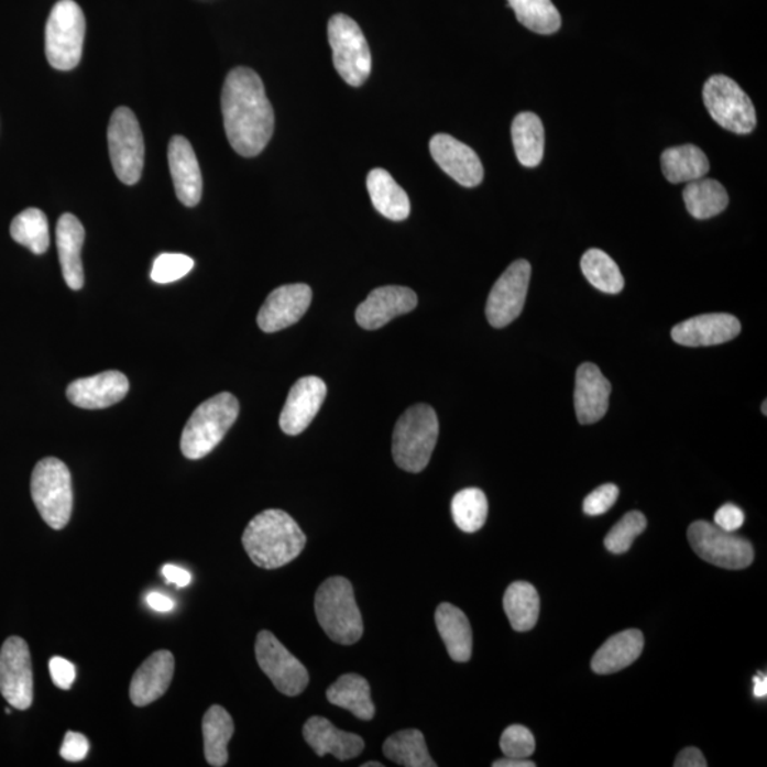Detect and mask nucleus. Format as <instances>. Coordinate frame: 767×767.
I'll return each instance as SVG.
<instances>
[{
  "label": "nucleus",
  "instance_id": "nucleus-47",
  "mask_svg": "<svg viewBox=\"0 0 767 767\" xmlns=\"http://www.w3.org/2000/svg\"><path fill=\"white\" fill-rule=\"evenodd\" d=\"M676 767H706L705 757H703L702 752L697 749V747H687L681 754L678 755Z\"/></svg>",
  "mask_w": 767,
  "mask_h": 767
},
{
  "label": "nucleus",
  "instance_id": "nucleus-14",
  "mask_svg": "<svg viewBox=\"0 0 767 767\" xmlns=\"http://www.w3.org/2000/svg\"><path fill=\"white\" fill-rule=\"evenodd\" d=\"M530 275V263L519 259L497 278L486 302V317L492 327L503 329L521 316L529 291Z\"/></svg>",
  "mask_w": 767,
  "mask_h": 767
},
{
  "label": "nucleus",
  "instance_id": "nucleus-52",
  "mask_svg": "<svg viewBox=\"0 0 767 767\" xmlns=\"http://www.w3.org/2000/svg\"><path fill=\"white\" fill-rule=\"evenodd\" d=\"M384 765L381 764V761H368V764H364L363 767H383Z\"/></svg>",
  "mask_w": 767,
  "mask_h": 767
},
{
  "label": "nucleus",
  "instance_id": "nucleus-25",
  "mask_svg": "<svg viewBox=\"0 0 767 767\" xmlns=\"http://www.w3.org/2000/svg\"><path fill=\"white\" fill-rule=\"evenodd\" d=\"M85 239V228L75 215H62L56 228L57 251L63 277L72 291H80L85 285L81 263V248Z\"/></svg>",
  "mask_w": 767,
  "mask_h": 767
},
{
  "label": "nucleus",
  "instance_id": "nucleus-53",
  "mask_svg": "<svg viewBox=\"0 0 767 767\" xmlns=\"http://www.w3.org/2000/svg\"><path fill=\"white\" fill-rule=\"evenodd\" d=\"M766 407H767V403H766V401H764V405H761V412H764L765 415H767Z\"/></svg>",
  "mask_w": 767,
  "mask_h": 767
},
{
  "label": "nucleus",
  "instance_id": "nucleus-30",
  "mask_svg": "<svg viewBox=\"0 0 767 767\" xmlns=\"http://www.w3.org/2000/svg\"><path fill=\"white\" fill-rule=\"evenodd\" d=\"M512 140L523 167L535 168L545 154L544 123L535 112H521L512 123Z\"/></svg>",
  "mask_w": 767,
  "mask_h": 767
},
{
  "label": "nucleus",
  "instance_id": "nucleus-2",
  "mask_svg": "<svg viewBox=\"0 0 767 767\" xmlns=\"http://www.w3.org/2000/svg\"><path fill=\"white\" fill-rule=\"evenodd\" d=\"M306 535L289 515L267 509L253 517L242 536V545L258 568L273 570L295 560L305 549Z\"/></svg>",
  "mask_w": 767,
  "mask_h": 767
},
{
  "label": "nucleus",
  "instance_id": "nucleus-1",
  "mask_svg": "<svg viewBox=\"0 0 767 767\" xmlns=\"http://www.w3.org/2000/svg\"><path fill=\"white\" fill-rule=\"evenodd\" d=\"M222 116L229 144L239 155L262 153L275 131V112L256 72L237 67L224 78Z\"/></svg>",
  "mask_w": 767,
  "mask_h": 767
},
{
  "label": "nucleus",
  "instance_id": "nucleus-26",
  "mask_svg": "<svg viewBox=\"0 0 767 767\" xmlns=\"http://www.w3.org/2000/svg\"><path fill=\"white\" fill-rule=\"evenodd\" d=\"M644 649V635L639 629H627L610 637L591 659V668L600 676L623 671L632 666Z\"/></svg>",
  "mask_w": 767,
  "mask_h": 767
},
{
  "label": "nucleus",
  "instance_id": "nucleus-43",
  "mask_svg": "<svg viewBox=\"0 0 767 767\" xmlns=\"http://www.w3.org/2000/svg\"><path fill=\"white\" fill-rule=\"evenodd\" d=\"M618 493V487L613 485V483L598 487L584 500L583 509L585 515L600 516L609 512L614 506V503L617 502Z\"/></svg>",
  "mask_w": 767,
  "mask_h": 767
},
{
  "label": "nucleus",
  "instance_id": "nucleus-51",
  "mask_svg": "<svg viewBox=\"0 0 767 767\" xmlns=\"http://www.w3.org/2000/svg\"><path fill=\"white\" fill-rule=\"evenodd\" d=\"M754 682H755V688H754L755 697L756 698H766L767 697L766 673L757 672V676L754 678Z\"/></svg>",
  "mask_w": 767,
  "mask_h": 767
},
{
  "label": "nucleus",
  "instance_id": "nucleus-7",
  "mask_svg": "<svg viewBox=\"0 0 767 767\" xmlns=\"http://www.w3.org/2000/svg\"><path fill=\"white\" fill-rule=\"evenodd\" d=\"M86 18L75 0H61L46 24V57L56 70L68 72L81 61Z\"/></svg>",
  "mask_w": 767,
  "mask_h": 767
},
{
  "label": "nucleus",
  "instance_id": "nucleus-19",
  "mask_svg": "<svg viewBox=\"0 0 767 767\" xmlns=\"http://www.w3.org/2000/svg\"><path fill=\"white\" fill-rule=\"evenodd\" d=\"M741 321L727 313H711L679 322L671 331L676 343L687 347H708L727 343L739 336Z\"/></svg>",
  "mask_w": 767,
  "mask_h": 767
},
{
  "label": "nucleus",
  "instance_id": "nucleus-31",
  "mask_svg": "<svg viewBox=\"0 0 767 767\" xmlns=\"http://www.w3.org/2000/svg\"><path fill=\"white\" fill-rule=\"evenodd\" d=\"M661 167L669 183H691L710 173V160L700 146L686 144L664 151Z\"/></svg>",
  "mask_w": 767,
  "mask_h": 767
},
{
  "label": "nucleus",
  "instance_id": "nucleus-34",
  "mask_svg": "<svg viewBox=\"0 0 767 767\" xmlns=\"http://www.w3.org/2000/svg\"><path fill=\"white\" fill-rule=\"evenodd\" d=\"M683 200L693 218L710 219L725 211L730 195L721 183L703 177L688 183L683 189Z\"/></svg>",
  "mask_w": 767,
  "mask_h": 767
},
{
  "label": "nucleus",
  "instance_id": "nucleus-9",
  "mask_svg": "<svg viewBox=\"0 0 767 767\" xmlns=\"http://www.w3.org/2000/svg\"><path fill=\"white\" fill-rule=\"evenodd\" d=\"M107 141L112 168L117 178L125 185H135L144 168V136L139 120L127 107L112 112Z\"/></svg>",
  "mask_w": 767,
  "mask_h": 767
},
{
  "label": "nucleus",
  "instance_id": "nucleus-35",
  "mask_svg": "<svg viewBox=\"0 0 767 767\" xmlns=\"http://www.w3.org/2000/svg\"><path fill=\"white\" fill-rule=\"evenodd\" d=\"M384 755L404 767H435L421 731L405 730L391 735L383 745Z\"/></svg>",
  "mask_w": 767,
  "mask_h": 767
},
{
  "label": "nucleus",
  "instance_id": "nucleus-42",
  "mask_svg": "<svg viewBox=\"0 0 767 767\" xmlns=\"http://www.w3.org/2000/svg\"><path fill=\"white\" fill-rule=\"evenodd\" d=\"M501 749L505 757L529 759L536 749L535 736L526 726L512 725L502 734Z\"/></svg>",
  "mask_w": 767,
  "mask_h": 767
},
{
  "label": "nucleus",
  "instance_id": "nucleus-33",
  "mask_svg": "<svg viewBox=\"0 0 767 767\" xmlns=\"http://www.w3.org/2000/svg\"><path fill=\"white\" fill-rule=\"evenodd\" d=\"M503 609L512 628L525 633L534 628L539 620L540 599L537 590L527 581H515L503 598Z\"/></svg>",
  "mask_w": 767,
  "mask_h": 767
},
{
  "label": "nucleus",
  "instance_id": "nucleus-44",
  "mask_svg": "<svg viewBox=\"0 0 767 767\" xmlns=\"http://www.w3.org/2000/svg\"><path fill=\"white\" fill-rule=\"evenodd\" d=\"M89 741L77 732H67L63 741L61 756L67 761H81L89 755Z\"/></svg>",
  "mask_w": 767,
  "mask_h": 767
},
{
  "label": "nucleus",
  "instance_id": "nucleus-37",
  "mask_svg": "<svg viewBox=\"0 0 767 767\" xmlns=\"http://www.w3.org/2000/svg\"><path fill=\"white\" fill-rule=\"evenodd\" d=\"M11 234L14 242L28 248L34 255H43L51 243L46 215L37 208L24 209L13 219Z\"/></svg>",
  "mask_w": 767,
  "mask_h": 767
},
{
  "label": "nucleus",
  "instance_id": "nucleus-18",
  "mask_svg": "<svg viewBox=\"0 0 767 767\" xmlns=\"http://www.w3.org/2000/svg\"><path fill=\"white\" fill-rule=\"evenodd\" d=\"M417 305L418 297L408 287H379L357 307L355 320L365 330H379L395 317L413 311Z\"/></svg>",
  "mask_w": 767,
  "mask_h": 767
},
{
  "label": "nucleus",
  "instance_id": "nucleus-27",
  "mask_svg": "<svg viewBox=\"0 0 767 767\" xmlns=\"http://www.w3.org/2000/svg\"><path fill=\"white\" fill-rule=\"evenodd\" d=\"M435 624L442 642L446 643L449 657L456 662H468L472 656V628L462 610L449 603L438 605Z\"/></svg>",
  "mask_w": 767,
  "mask_h": 767
},
{
  "label": "nucleus",
  "instance_id": "nucleus-28",
  "mask_svg": "<svg viewBox=\"0 0 767 767\" xmlns=\"http://www.w3.org/2000/svg\"><path fill=\"white\" fill-rule=\"evenodd\" d=\"M368 189L374 208L390 221H405L412 212L407 193L391 177L388 171L375 168L370 171Z\"/></svg>",
  "mask_w": 767,
  "mask_h": 767
},
{
  "label": "nucleus",
  "instance_id": "nucleus-22",
  "mask_svg": "<svg viewBox=\"0 0 767 767\" xmlns=\"http://www.w3.org/2000/svg\"><path fill=\"white\" fill-rule=\"evenodd\" d=\"M612 384L595 364L584 363L576 374L574 408L580 424L600 421L609 412Z\"/></svg>",
  "mask_w": 767,
  "mask_h": 767
},
{
  "label": "nucleus",
  "instance_id": "nucleus-10",
  "mask_svg": "<svg viewBox=\"0 0 767 767\" xmlns=\"http://www.w3.org/2000/svg\"><path fill=\"white\" fill-rule=\"evenodd\" d=\"M702 95L708 112L722 129L735 134H750L755 130L754 102L732 78L723 75L708 78Z\"/></svg>",
  "mask_w": 767,
  "mask_h": 767
},
{
  "label": "nucleus",
  "instance_id": "nucleus-24",
  "mask_svg": "<svg viewBox=\"0 0 767 767\" xmlns=\"http://www.w3.org/2000/svg\"><path fill=\"white\" fill-rule=\"evenodd\" d=\"M303 736L317 756L333 755L339 760H350L363 754V737L340 731L326 717L311 716L303 726Z\"/></svg>",
  "mask_w": 767,
  "mask_h": 767
},
{
  "label": "nucleus",
  "instance_id": "nucleus-12",
  "mask_svg": "<svg viewBox=\"0 0 767 767\" xmlns=\"http://www.w3.org/2000/svg\"><path fill=\"white\" fill-rule=\"evenodd\" d=\"M256 661L283 695L297 697L309 686V672L271 632L258 634Z\"/></svg>",
  "mask_w": 767,
  "mask_h": 767
},
{
  "label": "nucleus",
  "instance_id": "nucleus-8",
  "mask_svg": "<svg viewBox=\"0 0 767 767\" xmlns=\"http://www.w3.org/2000/svg\"><path fill=\"white\" fill-rule=\"evenodd\" d=\"M327 32L337 73L347 85L363 86L373 63L369 43L359 24L350 17L339 13L330 19Z\"/></svg>",
  "mask_w": 767,
  "mask_h": 767
},
{
  "label": "nucleus",
  "instance_id": "nucleus-13",
  "mask_svg": "<svg viewBox=\"0 0 767 767\" xmlns=\"http://www.w3.org/2000/svg\"><path fill=\"white\" fill-rule=\"evenodd\" d=\"M0 693L9 705L26 711L33 703L31 651L23 638L9 637L0 649Z\"/></svg>",
  "mask_w": 767,
  "mask_h": 767
},
{
  "label": "nucleus",
  "instance_id": "nucleus-16",
  "mask_svg": "<svg viewBox=\"0 0 767 767\" xmlns=\"http://www.w3.org/2000/svg\"><path fill=\"white\" fill-rule=\"evenodd\" d=\"M429 151L438 167L467 188L478 187L483 179V165L475 151L452 135L437 134L429 141Z\"/></svg>",
  "mask_w": 767,
  "mask_h": 767
},
{
  "label": "nucleus",
  "instance_id": "nucleus-5",
  "mask_svg": "<svg viewBox=\"0 0 767 767\" xmlns=\"http://www.w3.org/2000/svg\"><path fill=\"white\" fill-rule=\"evenodd\" d=\"M239 415V403L232 394L221 393L200 404L180 437L184 457L197 461L211 453L231 429Z\"/></svg>",
  "mask_w": 767,
  "mask_h": 767
},
{
  "label": "nucleus",
  "instance_id": "nucleus-17",
  "mask_svg": "<svg viewBox=\"0 0 767 767\" xmlns=\"http://www.w3.org/2000/svg\"><path fill=\"white\" fill-rule=\"evenodd\" d=\"M326 395L325 381L315 375L296 381L278 419L282 431L287 435H299L305 431L320 412Z\"/></svg>",
  "mask_w": 767,
  "mask_h": 767
},
{
  "label": "nucleus",
  "instance_id": "nucleus-4",
  "mask_svg": "<svg viewBox=\"0 0 767 767\" xmlns=\"http://www.w3.org/2000/svg\"><path fill=\"white\" fill-rule=\"evenodd\" d=\"M439 435L437 413L427 404L408 408L393 434V458L404 471L418 473L431 461Z\"/></svg>",
  "mask_w": 767,
  "mask_h": 767
},
{
  "label": "nucleus",
  "instance_id": "nucleus-15",
  "mask_svg": "<svg viewBox=\"0 0 767 767\" xmlns=\"http://www.w3.org/2000/svg\"><path fill=\"white\" fill-rule=\"evenodd\" d=\"M310 286L305 283L277 287L259 310L258 325L265 333H276L296 325L311 303Z\"/></svg>",
  "mask_w": 767,
  "mask_h": 767
},
{
  "label": "nucleus",
  "instance_id": "nucleus-36",
  "mask_svg": "<svg viewBox=\"0 0 767 767\" xmlns=\"http://www.w3.org/2000/svg\"><path fill=\"white\" fill-rule=\"evenodd\" d=\"M581 271L591 286L607 295H617L623 291L624 277L617 263L600 249H590L581 258Z\"/></svg>",
  "mask_w": 767,
  "mask_h": 767
},
{
  "label": "nucleus",
  "instance_id": "nucleus-49",
  "mask_svg": "<svg viewBox=\"0 0 767 767\" xmlns=\"http://www.w3.org/2000/svg\"><path fill=\"white\" fill-rule=\"evenodd\" d=\"M146 603L158 613H168L174 609V601L168 595L154 593V591L146 595Z\"/></svg>",
  "mask_w": 767,
  "mask_h": 767
},
{
  "label": "nucleus",
  "instance_id": "nucleus-41",
  "mask_svg": "<svg viewBox=\"0 0 767 767\" xmlns=\"http://www.w3.org/2000/svg\"><path fill=\"white\" fill-rule=\"evenodd\" d=\"M194 261L183 253H163L155 259L151 278L155 283H173L187 276L193 271Z\"/></svg>",
  "mask_w": 767,
  "mask_h": 767
},
{
  "label": "nucleus",
  "instance_id": "nucleus-45",
  "mask_svg": "<svg viewBox=\"0 0 767 767\" xmlns=\"http://www.w3.org/2000/svg\"><path fill=\"white\" fill-rule=\"evenodd\" d=\"M48 669H51V677L53 682L61 690H70L73 682L76 679V668L66 658L53 657L51 662H48Z\"/></svg>",
  "mask_w": 767,
  "mask_h": 767
},
{
  "label": "nucleus",
  "instance_id": "nucleus-50",
  "mask_svg": "<svg viewBox=\"0 0 767 767\" xmlns=\"http://www.w3.org/2000/svg\"><path fill=\"white\" fill-rule=\"evenodd\" d=\"M493 767H536L535 761L529 759H512V757H505V759H500L493 761Z\"/></svg>",
  "mask_w": 767,
  "mask_h": 767
},
{
  "label": "nucleus",
  "instance_id": "nucleus-23",
  "mask_svg": "<svg viewBox=\"0 0 767 767\" xmlns=\"http://www.w3.org/2000/svg\"><path fill=\"white\" fill-rule=\"evenodd\" d=\"M175 659L167 649H161L143 662L130 683V700L135 706H146L160 700L173 682Z\"/></svg>",
  "mask_w": 767,
  "mask_h": 767
},
{
  "label": "nucleus",
  "instance_id": "nucleus-46",
  "mask_svg": "<svg viewBox=\"0 0 767 767\" xmlns=\"http://www.w3.org/2000/svg\"><path fill=\"white\" fill-rule=\"evenodd\" d=\"M744 523L745 513L742 512L741 507L732 505V503H726V505H723L716 511L715 523H713V525H716L722 530L735 534L736 530H739L741 527L744 526Z\"/></svg>",
  "mask_w": 767,
  "mask_h": 767
},
{
  "label": "nucleus",
  "instance_id": "nucleus-3",
  "mask_svg": "<svg viewBox=\"0 0 767 767\" xmlns=\"http://www.w3.org/2000/svg\"><path fill=\"white\" fill-rule=\"evenodd\" d=\"M315 612L327 637L335 643L353 645L363 637V617L350 580L336 576L322 581L316 593Z\"/></svg>",
  "mask_w": 767,
  "mask_h": 767
},
{
  "label": "nucleus",
  "instance_id": "nucleus-21",
  "mask_svg": "<svg viewBox=\"0 0 767 767\" xmlns=\"http://www.w3.org/2000/svg\"><path fill=\"white\" fill-rule=\"evenodd\" d=\"M168 163L175 194L185 207H197L202 198V174L193 145L183 135H175L168 145Z\"/></svg>",
  "mask_w": 767,
  "mask_h": 767
},
{
  "label": "nucleus",
  "instance_id": "nucleus-48",
  "mask_svg": "<svg viewBox=\"0 0 767 767\" xmlns=\"http://www.w3.org/2000/svg\"><path fill=\"white\" fill-rule=\"evenodd\" d=\"M163 574L164 578L169 581V583L178 585V588H187V585L190 584V580H193V576H190L189 571L180 569L178 566L174 565H165L163 568Z\"/></svg>",
  "mask_w": 767,
  "mask_h": 767
},
{
  "label": "nucleus",
  "instance_id": "nucleus-38",
  "mask_svg": "<svg viewBox=\"0 0 767 767\" xmlns=\"http://www.w3.org/2000/svg\"><path fill=\"white\" fill-rule=\"evenodd\" d=\"M517 21L529 31L539 34L559 32L561 18L551 0H507Z\"/></svg>",
  "mask_w": 767,
  "mask_h": 767
},
{
  "label": "nucleus",
  "instance_id": "nucleus-29",
  "mask_svg": "<svg viewBox=\"0 0 767 767\" xmlns=\"http://www.w3.org/2000/svg\"><path fill=\"white\" fill-rule=\"evenodd\" d=\"M326 697L327 701L350 711L361 721H371L375 715L370 683L368 679L357 673H346L337 679L327 690Z\"/></svg>",
  "mask_w": 767,
  "mask_h": 767
},
{
  "label": "nucleus",
  "instance_id": "nucleus-40",
  "mask_svg": "<svg viewBox=\"0 0 767 767\" xmlns=\"http://www.w3.org/2000/svg\"><path fill=\"white\" fill-rule=\"evenodd\" d=\"M647 527V517L642 512H629L605 536L604 545L614 555H623L629 550L634 540Z\"/></svg>",
  "mask_w": 767,
  "mask_h": 767
},
{
  "label": "nucleus",
  "instance_id": "nucleus-6",
  "mask_svg": "<svg viewBox=\"0 0 767 767\" xmlns=\"http://www.w3.org/2000/svg\"><path fill=\"white\" fill-rule=\"evenodd\" d=\"M34 505L52 529L62 530L73 512L70 471L57 458H45L34 467L31 481Z\"/></svg>",
  "mask_w": 767,
  "mask_h": 767
},
{
  "label": "nucleus",
  "instance_id": "nucleus-32",
  "mask_svg": "<svg viewBox=\"0 0 767 767\" xmlns=\"http://www.w3.org/2000/svg\"><path fill=\"white\" fill-rule=\"evenodd\" d=\"M234 725L224 708L213 705L202 721L204 750L209 765L222 767L228 764V744L232 739Z\"/></svg>",
  "mask_w": 767,
  "mask_h": 767
},
{
  "label": "nucleus",
  "instance_id": "nucleus-11",
  "mask_svg": "<svg viewBox=\"0 0 767 767\" xmlns=\"http://www.w3.org/2000/svg\"><path fill=\"white\" fill-rule=\"evenodd\" d=\"M692 550L717 568L742 570L754 561V547L739 536L720 529L713 523L698 521L688 529Z\"/></svg>",
  "mask_w": 767,
  "mask_h": 767
},
{
  "label": "nucleus",
  "instance_id": "nucleus-39",
  "mask_svg": "<svg viewBox=\"0 0 767 767\" xmlns=\"http://www.w3.org/2000/svg\"><path fill=\"white\" fill-rule=\"evenodd\" d=\"M451 511L459 529L465 534H475L485 525L490 506L485 493L478 487H468L453 496Z\"/></svg>",
  "mask_w": 767,
  "mask_h": 767
},
{
  "label": "nucleus",
  "instance_id": "nucleus-20",
  "mask_svg": "<svg viewBox=\"0 0 767 767\" xmlns=\"http://www.w3.org/2000/svg\"><path fill=\"white\" fill-rule=\"evenodd\" d=\"M129 379L120 371H105L92 377L73 381L66 394L73 405L83 409L111 407L129 393Z\"/></svg>",
  "mask_w": 767,
  "mask_h": 767
}]
</instances>
